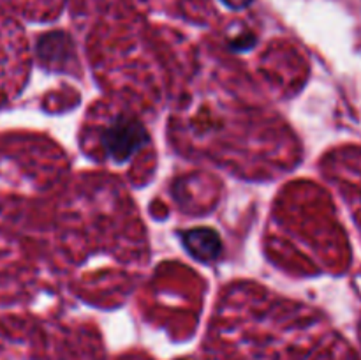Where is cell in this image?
Segmentation results:
<instances>
[{
	"instance_id": "cell-1",
	"label": "cell",
	"mask_w": 361,
	"mask_h": 360,
	"mask_svg": "<svg viewBox=\"0 0 361 360\" xmlns=\"http://www.w3.org/2000/svg\"><path fill=\"white\" fill-rule=\"evenodd\" d=\"M148 133L143 124L129 115H118L104 127L101 143L109 157L122 164L148 143Z\"/></svg>"
},
{
	"instance_id": "cell-2",
	"label": "cell",
	"mask_w": 361,
	"mask_h": 360,
	"mask_svg": "<svg viewBox=\"0 0 361 360\" xmlns=\"http://www.w3.org/2000/svg\"><path fill=\"white\" fill-rule=\"evenodd\" d=\"M182 244L187 253L197 261L212 263L222 253V240L212 228H192L182 233Z\"/></svg>"
},
{
	"instance_id": "cell-3",
	"label": "cell",
	"mask_w": 361,
	"mask_h": 360,
	"mask_svg": "<svg viewBox=\"0 0 361 360\" xmlns=\"http://www.w3.org/2000/svg\"><path fill=\"white\" fill-rule=\"evenodd\" d=\"M222 2L228 7H231V9H243V7L249 6L252 0H222Z\"/></svg>"
}]
</instances>
